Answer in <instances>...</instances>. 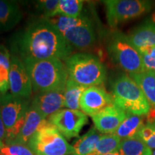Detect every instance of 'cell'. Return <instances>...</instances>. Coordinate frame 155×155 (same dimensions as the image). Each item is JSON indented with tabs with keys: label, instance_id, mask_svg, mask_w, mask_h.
<instances>
[{
	"label": "cell",
	"instance_id": "cell-16",
	"mask_svg": "<svg viewBox=\"0 0 155 155\" xmlns=\"http://www.w3.org/2000/svg\"><path fill=\"white\" fill-rule=\"evenodd\" d=\"M22 12L17 2L0 0V31H7L20 22Z\"/></svg>",
	"mask_w": 155,
	"mask_h": 155
},
{
	"label": "cell",
	"instance_id": "cell-8",
	"mask_svg": "<svg viewBox=\"0 0 155 155\" xmlns=\"http://www.w3.org/2000/svg\"><path fill=\"white\" fill-rule=\"evenodd\" d=\"M107 50L111 59L129 74L146 71L141 54L123 33L116 32L112 35L108 42Z\"/></svg>",
	"mask_w": 155,
	"mask_h": 155
},
{
	"label": "cell",
	"instance_id": "cell-2",
	"mask_svg": "<svg viewBox=\"0 0 155 155\" xmlns=\"http://www.w3.org/2000/svg\"><path fill=\"white\" fill-rule=\"evenodd\" d=\"M22 61L30 78L33 91H64L68 80L64 62L59 59H26Z\"/></svg>",
	"mask_w": 155,
	"mask_h": 155
},
{
	"label": "cell",
	"instance_id": "cell-5",
	"mask_svg": "<svg viewBox=\"0 0 155 155\" xmlns=\"http://www.w3.org/2000/svg\"><path fill=\"white\" fill-rule=\"evenodd\" d=\"M114 104L127 114L144 116L150 106L137 83L129 75H119L112 83Z\"/></svg>",
	"mask_w": 155,
	"mask_h": 155
},
{
	"label": "cell",
	"instance_id": "cell-28",
	"mask_svg": "<svg viewBox=\"0 0 155 155\" xmlns=\"http://www.w3.org/2000/svg\"><path fill=\"white\" fill-rule=\"evenodd\" d=\"M139 52L146 70L155 72V47L146 48Z\"/></svg>",
	"mask_w": 155,
	"mask_h": 155
},
{
	"label": "cell",
	"instance_id": "cell-31",
	"mask_svg": "<svg viewBox=\"0 0 155 155\" xmlns=\"http://www.w3.org/2000/svg\"><path fill=\"white\" fill-rule=\"evenodd\" d=\"M147 124H154L155 123V108H150V111L147 114Z\"/></svg>",
	"mask_w": 155,
	"mask_h": 155
},
{
	"label": "cell",
	"instance_id": "cell-10",
	"mask_svg": "<svg viewBox=\"0 0 155 155\" xmlns=\"http://www.w3.org/2000/svg\"><path fill=\"white\" fill-rule=\"evenodd\" d=\"M48 121L65 138L70 139L78 137L83 127L88 123V119L86 114L83 111L65 108L50 116Z\"/></svg>",
	"mask_w": 155,
	"mask_h": 155
},
{
	"label": "cell",
	"instance_id": "cell-26",
	"mask_svg": "<svg viewBox=\"0 0 155 155\" xmlns=\"http://www.w3.org/2000/svg\"><path fill=\"white\" fill-rule=\"evenodd\" d=\"M0 155H35L28 145L5 143L0 146Z\"/></svg>",
	"mask_w": 155,
	"mask_h": 155
},
{
	"label": "cell",
	"instance_id": "cell-37",
	"mask_svg": "<svg viewBox=\"0 0 155 155\" xmlns=\"http://www.w3.org/2000/svg\"><path fill=\"white\" fill-rule=\"evenodd\" d=\"M154 124H155V123H154Z\"/></svg>",
	"mask_w": 155,
	"mask_h": 155
},
{
	"label": "cell",
	"instance_id": "cell-13",
	"mask_svg": "<svg viewBox=\"0 0 155 155\" xmlns=\"http://www.w3.org/2000/svg\"><path fill=\"white\" fill-rule=\"evenodd\" d=\"M127 115L125 111L113 104L93 116L92 120L97 131L100 133L110 134L115 133L124 121Z\"/></svg>",
	"mask_w": 155,
	"mask_h": 155
},
{
	"label": "cell",
	"instance_id": "cell-9",
	"mask_svg": "<svg viewBox=\"0 0 155 155\" xmlns=\"http://www.w3.org/2000/svg\"><path fill=\"white\" fill-rule=\"evenodd\" d=\"M104 3L108 24L112 28L148 12L152 8L150 2L142 0H107Z\"/></svg>",
	"mask_w": 155,
	"mask_h": 155
},
{
	"label": "cell",
	"instance_id": "cell-3",
	"mask_svg": "<svg viewBox=\"0 0 155 155\" xmlns=\"http://www.w3.org/2000/svg\"><path fill=\"white\" fill-rule=\"evenodd\" d=\"M69 80L80 86H100L106 78V70L96 56L88 53H73L64 61Z\"/></svg>",
	"mask_w": 155,
	"mask_h": 155
},
{
	"label": "cell",
	"instance_id": "cell-34",
	"mask_svg": "<svg viewBox=\"0 0 155 155\" xmlns=\"http://www.w3.org/2000/svg\"><path fill=\"white\" fill-rule=\"evenodd\" d=\"M71 155H76V154H71ZM87 155H98V154H97V153H96V152H94L91 153V154H87Z\"/></svg>",
	"mask_w": 155,
	"mask_h": 155
},
{
	"label": "cell",
	"instance_id": "cell-38",
	"mask_svg": "<svg viewBox=\"0 0 155 155\" xmlns=\"http://www.w3.org/2000/svg\"></svg>",
	"mask_w": 155,
	"mask_h": 155
},
{
	"label": "cell",
	"instance_id": "cell-32",
	"mask_svg": "<svg viewBox=\"0 0 155 155\" xmlns=\"http://www.w3.org/2000/svg\"><path fill=\"white\" fill-rule=\"evenodd\" d=\"M155 125V124H154ZM147 146H148L152 150V149H154L155 150V131L154 133L153 134V135L150 137V139H149L148 141L145 143Z\"/></svg>",
	"mask_w": 155,
	"mask_h": 155
},
{
	"label": "cell",
	"instance_id": "cell-20",
	"mask_svg": "<svg viewBox=\"0 0 155 155\" xmlns=\"http://www.w3.org/2000/svg\"><path fill=\"white\" fill-rule=\"evenodd\" d=\"M101 137L96 128L91 129L88 132L79 137L72 146L76 155H87L94 152L98 140Z\"/></svg>",
	"mask_w": 155,
	"mask_h": 155
},
{
	"label": "cell",
	"instance_id": "cell-7",
	"mask_svg": "<svg viewBox=\"0 0 155 155\" xmlns=\"http://www.w3.org/2000/svg\"><path fill=\"white\" fill-rule=\"evenodd\" d=\"M30 103L29 98L15 96L10 93L0 96V112L6 130L5 143L12 142L19 135Z\"/></svg>",
	"mask_w": 155,
	"mask_h": 155
},
{
	"label": "cell",
	"instance_id": "cell-22",
	"mask_svg": "<svg viewBox=\"0 0 155 155\" xmlns=\"http://www.w3.org/2000/svg\"><path fill=\"white\" fill-rule=\"evenodd\" d=\"M118 153L121 155H152V151L137 137L121 140Z\"/></svg>",
	"mask_w": 155,
	"mask_h": 155
},
{
	"label": "cell",
	"instance_id": "cell-1",
	"mask_svg": "<svg viewBox=\"0 0 155 155\" xmlns=\"http://www.w3.org/2000/svg\"><path fill=\"white\" fill-rule=\"evenodd\" d=\"M73 51L55 26L44 17L30 22L11 42V54L21 61L59 59L64 62Z\"/></svg>",
	"mask_w": 155,
	"mask_h": 155
},
{
	"label": "cell",
	"instance_id": "cell-15",
	"mask_svg": "<svg viewBox=\"0 0 155 155\" xmlns=\"http://www.w3.org/2000/svg\"><path fill=\"white\" fill-rule=\"evenodd\" d=\"M47 119H45L30 103V105L27 111L25 123L20 132L14 141L9 143H17L28 145L32 136L45 123Z\"/></svg>",
	"mask_w": 155,
	"mask_h": 155
},
{
	"label": "cell",
	"instance_id": "cell-14",
	"mask_svg": "<svg viewBox=\"0 0 155 155\" xmlns=\"http://www.w3.org/2000/svg\"><path fill=\"white\" fill-rule=\"evenodd\" d=\"M31 104L46 119L65 107L64 91H49L38 93Z\"/></svg>",
	"mask_w": 155,
	"mask_h": 155
},
{
	"label": "cell",
	"instance_id": "cell-29",
	"mask_svg": "<svg viewBox=\"0 0 155 155\" xmlns=\"http://www.w3.org/2000/svg\"><path fill=\"white\" fill-rule=\"evenodd\" d=\"M155 131V125L154 124H146L144 125L140 131H139L137 137L141 139V141L146 143L150 137L153 135Z\"/></svg>",
	"mask_w": 155,
	"mask_h": 155
},
{
	"label": "cell",
	"instance_id": "cell-18",
	"mask_svg": "<svg viewBox=\"0 0 155 155\" xmlns=\"http://www.w3.org/2000/svg\"><path fill=\"white\" fill-rule=\"evenodd\" d=\"M140 87L150 108H155V72L146 70L144 72L129 75Z\"/></svg>",
	"mask_w": 155,
	"mask_h": 155
},
{
	"label": "cell",
	"instance_id": "cell-6",
	"mask_svg": "<svg viewBox=\"0 0 155 155\" xmlns=\"http://www.w3.org/2000/svg\"><path fill=\"white\" fill-rule=\"evenodd\" d=\"M28 146L35 155H71L72 145L47 120L29 141Z\"/></svg>",
	"mask_w": 155,
	"mask_h": 155
},
{
	"label": "cell",
	"instance_id": "cell-35",
	"mask_svg": "<svg viewBox=\"0 0 155 155\" xmlns=\"http://www.w3.org/2000/svg\"><path fill=\"white\" fill-rule=\"evenodd\" d=\"M104 155H121L119 153H112V154H104Z\"/></svg>",
	"mask_w": 155,
	"mask_h": 155
},
{
	"label": "cell",
	"instance_id": "cell-4",
	"mask_svg": "<svg viewBox=\"0 0 155 155\" xmlns=\"http://www.w3.org/2000/svg\"><path fill=\"white\" fill-rule=\"evenodd\" d=\"M48 19L73 48L84 50L96 42L94 25L86 15L81 14L78 17L58 15Z\"/></svg>",
	"mask_w": 155,
	"mask_h": 155
},
{
	"label": "cell",
	"instance_id": "cell-36",
	"mask_svg": "<svg viewBox=\"0 0 155 155\" xmlns=\"http://www.w3.org/2000/svg\"><path fill=\"white\" fill-rule=\"evenodd\" d=\"M152 155H155V150L152 152Z\"/></svg>",
	"mask_w": 155,
	"mask_h": 155
},
{
	"label": "cell",
	"instance_id": "cell-23",
	"mask_svg": "<svg viewBox=\"0 0 155 155\" xmlns=\"http://www.w3.org/2000/svg\"><path fill=\"white\" fill-rule=\"evenodd\" d=\"M11 64V53L0 45V96L9 90V74Z\"/></svg>",
	"mask_w": 155,
	"mask_h": 155
},
{
	"label": "cell",
	"instance_id": "cell-30",
	"mask_svg": "<svg viewBox=\"0 0 155 155\" xmlns=\"http://www.w3.org/2000/svg\"><path fill=\"white\" fill-rule=\"evenodd\" d=\"M6 139V130L5 125L2 119L1 112H0V146L5 144Z\"/></svg>",
	"mask_w": 155,
	"mask_h": 155
},
{
	"label": "cell",
	"instance_id": "cell-11",
	"mask_svg": "<svg viewBox=\"0 0 155 155\" xmlns=\"http://www.w3.org/2000/svg\"><path fill=\"white\" fill-rule=\"evenodd\" d=\"M9 90L11 94L24 98H30L32 92V82L24 63L19 58L12 54Z\"/></svg>",
	"mask_w": 155,
	"mask_h": 155
},
{
	"label": "cell",
	"instance_id": "cell-25",
	"mask_svg": "<svg viewBox=\"0 0 155 155\" xmlns=\"http://www.w3.org/2000/svg\"><path fill=\"white\" fill-rule=\"evenodd\" d=\"M83 2L82 0H59L55 16L78 17L82 14Z\"/></svg>",
	"mask_w": 155,
	"mask_h": 155
},
{
	"label": "cell",
	"instance_id": "cell-24",
	"mask_svg": "<svg viewBox=\"0 0 155 155\" xmlns=\"http://www.w3.org/2000/svg\"><path fill=\"white\" fill-rule=\"evenodd\" d=\"M121 139L114 134L101 135L94 152L98 155L119 152Z\"/></svg>",
	"mask_w": 155,
	"mask_h": 155
},
{
	"label": "cell",
	"instance_id": "cell-27",
	"mask_svg": "<svg viewBox=\"0 0 155 155\" xmlns=\"http://www.w3.org/2000/svg\"><path fill=\"white\" fill-rule=\"evenodd\" d=\"M59 0H42L38 1V9L44 15V18H51L55 16Z\"/></svg>",
	"mask_w": 155,
	"mask_h": 155
},
{
	"label": "cell",
	"instance_id": "cell-19",
	"mask_svg": "<svg viewBox=\"0 0 155 155\" xmlns=\"http://www.w3.org/2000/svg\"><path fill=\"white\" fill-rule=\"evenodd\" d=\"M144 117L127 114V117L119 126L114 134L121 140L137 137L139 131L144 127Z\"/></svg>",
	"mask_w": 155,
	"mask_h": 155
},
{
	"label": "cell",
	"instance_id": "cell-17",
	"mask_svg": "<svg viewBox=\"0 0 155 155\" xmlns=\"http://www.w3.org/2000/svg\"><path fill=\"white\" fill-rule=\"evenodd\" d=\"M127 37L131 44L138 51L155 47V28L147 23L136 28Z\"/></svg>",
	"mask_w": 155,
	"mask_h": 155
},
{
	"label": "cell",
	"instance_id": "cell-21",
	"mask_svg": "<svg viewBox=\"0 0 155 155\" xmlns=\"http://www.w3.org/2000/svg\"><path fill=\"white\" fill-rule=\"evenodd\" d=\"M86 88V87L80 86L68 79L64 90L65 107L68 109L81 111L80 99Z\"/></svg>",
	"mask_w": 155,
	"mask_h": 155
},
{
	"label": "cell",
	"instance_id": "cell-33",
	"mask_svg": "<svg viewBox=\"0 0 155 155\" xmlns=\"http://www.w3.org/2000/svg\"><path fill=\"white\" fill-rule=\"evenodd\" d=\"M147 24H150L155 28V10L153 12V13L151 15L150 18L149 19V21H147Z\"/></svg>",
	"mask_w": 155,
	"mask_h": 155
},
{
	"label": "cell",
	"instance_id": "cell-12",
	"mask_svg": "<svg viewBox=\"0 0 155 155\" xmlns=\"http://www.w3.org/2000/svg\"><path fill=\"white\" fill-rule=\"evenodd\" d=\"M113 104V96L101 86L86 88L80 99L81 111L91 117Z\"/></svg>",
	"mask_w": 155,
	"mask_h": 155
}]
</instances>
